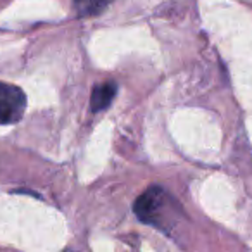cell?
I'll return each instance as SVG.
<instances>
[{
  "label": "cell",
  "mask_w": 252,
  "mask_h": 252,
  "mask_svg": "<svg viewBox=\"0 0 252 252\" xmlns=\"http://www.w3.org/2000/svg\"><path fill=\"white\" fill-rule=\"evenodd\" d=\"M112 0H73L74 11L80 18H94L107 9Z\"/></svg>",
  "instance_id": "cell-4"
},
{
  "label": "cell",
  "mask_w": 252,
  "mask_h": 252,
  "mask_svg": "<svg viewBox=\"0 0 252 252\" xmlns=\"http://www.w3.org/2000/svg\"><path fill=\"white\" fill-rule=\"evenodd\" d=\"M118 94V85L112 81H105V83L95 85V88L92 90V98H90V107L92 112L102 111V109L109 107L112 102V98Z\"/></svg>",
  "instance_id": "cell-3"
},
{
  "label": "cell",
  "mask_w": 252,
  "mask_h": 252,
  "mask_svg": "<svg viewBox=\"0 0 252 252\" xmlns=\"http://www.w3.org/2000/svg\"><path fill=\"white\" fill-rule=\"evenodd\" d=\"M178 211V207H175V199L161 187H151L135 202V214L138 220L161 230H168L173 226Z\"/></svg>",
  "instance_id": "cell-1"
},
{
  "label": "cell",
  "mask_w": 252,
  "mask_h": 252,
  "mask_svg": "<svg viewBox=\"0 0 252 252\" xmlns=\"http://www.w3.org/2000/svg\"><path fill=\"white\" fill-rule=\"evenodd\" d=\"M26 111V95L16 85L0 81V125H12Z\"/></svg>",
  "instance_id": "cell-2"
}]
</instances>
